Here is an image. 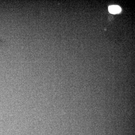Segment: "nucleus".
<instances>
[{
  "mask_svg": "<svg viewBox=\"0 0 135 135\" xmlns=\"http://www.w3.org/2000/svg\"><path fill=\"white\" fill-rule=\"evenodd\" d=\"M109 11L112 14H118L121 11V8L118 5H112L109 7Z\"/></svg>",
  "mask_w": 135,
  "mask_h": 135,
  "instance_id": "nucleus-1",
  "label": "nucleus"
}]
</instances>
